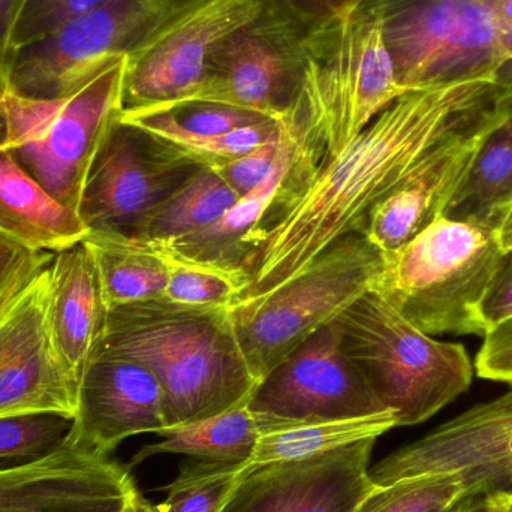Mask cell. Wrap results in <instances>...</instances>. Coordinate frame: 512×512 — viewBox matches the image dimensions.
<instances>
[{
  "label": "cell",
  "instance_id": "obj_1",
  "mask_svg": "<svg viewBox=\"0 0 512 512\" xmlns=\"http://www.w3.org/2000/svg\"><path fill=\"white\" fill-rule=\"evenodd\" d=\"M496 93L492 81L415 90L385 108L345 149L318 164L295 146L279 197L245 239L249 286L240 301L276 291L334 242L361 234L370 210L415 162Z\"/></svg>",
  "mask_w": 512,
  "mask_h": 512
},
{
  "label": "cell",
  "instance_id": "obj_2",
  "mask_svg": "<svg viewBox=\"0 0 512 512\" xmlns=\"http://www.w3.org/2000/svg\"><path fill=\"white\" fill-rule=\"evenodd\" d=\"M98 349L134 358L155 373L167 429L242 408L258 385L231 307L186 306L165 297L111 307Z\"/></svg>",
  "mask_w": 512,
  "mask_h": 512
},
{
  "label": "cell",
  "instance_id": "obj_3",
  "mask_svg": "<svg viewBox=\"0 0 512 512\" xmlns=\"http://www.w3.org/2000/svg\"><path fill=\"white\" fill-rule=\"evenodd\" d=\"M382 32V0L313 27L297 104L282 120L321 159L345 149L405 95Z\"/></svg>",
  "mask_w": 512,
  "mask_h": 512
},
{
  "label": "cell",
  "instance_id": "obj_4",
  "mask_svg": "<svg viewBox=\"0 0 512 512\" xmlns=\"http://www.w3.org/2000/svg\"><path fill=\"white\" fill-rule=\"evenodd\" d=\"M340 343L397 427L415 426L465 393L474 366L465 346L433 339L369 291L337 318Z\"/></svg>",
  "mask_w": 512,
  "mask_h": 512
},
{
  "label": "cell",
  "instance_id": "obj_5",
  "mask_svg": "<svg viewBox=\"0 0 512 512\" xmlns=\"http://www.w3.org/2000/svg\"><path fill=\"white\" fill-rule=\"evenodd\" d=\"M511 246L498 231L441 218L402 248L382 254L373 291L430 336L484 337L481 303Z\"/></svg>",
  "mask_w": 512,
  "mask_h": 512
},
{
  "label": "cell",
  "instance_id": "obj_6",
  "mask_svg": "<svg viewBox=\"0 0 512 512\" xmlns=\"http://www.w3.org/2000/svg\"><path fill=\"white\" fill-rule=\"evenodd\" d=\"M210 0H108L44 38L15 48L6 89L30 101H65L99 72L158 41Z\"/></svg>",
  "mask_w": 512,
  "mask_h": 512
},
{
  "label": "cell",
  "instance_id": "obj_7",
  "mask_svg": "<svg viewBox=\"0 0 512 512\" xmlns=\"http://www.w3.org/2000/svg\"><path fill=\"white\" fill-rule=\"evenodd\" d=\"M381 267L375 245L363 234H346L276 291L234 304L240 348L256 381L373 291Z\"/></svg>",
  "mask_w": 512,
  "mask_h": 512
},
{
  "label": "cell",
  "instance_id": "obj_8",
  "mask_svg": "<svg viewBox=\"0 0 512 512\" xmlns=\"http://www.w3.org/2000/svg\"><path fill=\"white\" fill-rule=\"evenodd\" d=\"M382 32L406 93L495 83L498 23L487 0H382Z\"/></svg>",
  "mask_w": 512,
  "mask_h": 512
},
{
  "label": "cell",
  "instance_id": "obj_9",
  "mask_svg": "<svg viewBox=\"0 0 512 512\" xmlns=\"http://www.w3.org/2000/svg\"><path fill=\"white\" fill-rule=\"evenodd\" d=\"M200 168L167 141L119 117L81 192L77 215L87 236L140 239L147 219Z\"/></svg>",
  "mask_w": 512,
  "mask_h": 512
},
{
  "label": "cell",
  "instance_id": "obj_10",
  "mask_svg": "<svg viewBox=\"0 0 512 512\" xmlns=\"http://www.w3.org/2000/svg\"><path fill=\"white\" fill-rule=\"evenodd\" d=\"M313 26L279 0L261 8L216 48L195 98L255 111L274 120L297 104Z\"/></svg>",
  "mask_w": 512,
  "mask_h": 512
},
{
  "label": "cell",
  "instance_id": "obj_11",
  "mask_svg": "<svg viewBox=\"0 0 512 512\" xmlns=\"http://www.w3.org/2000/svg\"><path fill=\"white\" fill-rule=\"evenodd\" d=\"M248 408L261 436L388 411L343 352L337 319L304 340L258 382Z\"/></svg>",
  "mask_w": 512,
  "mask_h": 512
},
{
  "label": "cell",
  "instance_id": "obj_12",
  "mask_svg": "<svg viewBox=\"0 0 512 512\" xmlns=\"http://www.w3.org/2000/svg\"><path fill=\"white\" fill-rule=\"evenodd\" d=\"M459 474L469 496L512 498V390L442 424L369 471L375 487L427 474Z\"/></svg>",
  "mask_w": 512,
  "mask_h": 512
},
{
  "label": "cell",
  "instance_id": "obj_13",
  "mask_svg": "<svg viewBox=\"0 0 512 512\" xmlns=\"http://www.w3.org/2000/svg\"><path fill=\"white\" fill-rule=\"evenodd\" d=\"M511 102L512 93L499 89L439 138L370 210L361 234L382 254H390L441 219L481 141Z\"/></svg>",
  "mask_w": 512,
  "mask_h": 512
},
{
  "label": "cell",
  "instance_id": "obj_14",
  "mask_svg": "<svg viewBox=\"0 0 512 512\" xmlns=\"http://www.w3.org/2000/svg\"><path fill=\"white\" fill-rule=\"evenodd\" d=\"M0 512H153L129 468L66 436L29 462L0 466Z\"/></svg>",
  "mask_w": 512,
  "mask_h": 512
},
{
  "label": "cell",
  "instance_id": "obj_15",
  "mask_svg": "<svg viewBox=\"0 0 512 512\" xmlns=\"http://www.w3.org/2000/svg\"><path fill=\"white\" fill-rule=\"evenodd\" d=\"M126 59L99 72L83 89L65 99L32 137L8 149L15 161L66 209L77 213L90 165L122 117Z\"/></svg>",
  "mask_w": 512,
  "mask_h": 512
},
{
  "label": "cell",
  "instance_id": "obj_16",
  "mask_svg": "<svg viewBox=\"0 0 512 512\" xmlns=\"http://www.w3.org/2000/svg\"><path fill=\"white\" fill-rule=\"evenodd\" d=\"M259 8L261 0H210L126 59L122 116L195 98L216 48Z\"/></svg>",
  "mask_w": 512,
  "mask_h": 512
},
{
  "label": "cell",
  "instance_id": "obj_17",
  "mask_svg": "<svg viewBox=\"0 0 512 512\" xmlns=\"http://www.w3.org/2000/svg\"><path fill=\"white\" fill-rule=\"evenodd\" d=\"M367 438L300 459L251 463L224 512H357L376 489Z\"/></svg>",
  "mask_w": 512,
  "mask_h": 512
},
{
  "label": "cell",
  "instance_id": "obj_18",
  "mask_svg": "<svg viewBox=\"0 0 512 512\" xmlns=\"http://www.w3.org/2000/svg\"><path fill=\"white\" fill-rule=\"evenodd\" d=\"M48 306L50 267L0 318V418L77 414L78 390L54 351Z\"/></svg>",
  "mask_w": 512,
  "mask_h": 512
},
{
  "label": "cell",
  "instance_id": "obj_19",
  "mask_svg": "<svg viewBox=\"0 0 512 512\" xmlns=\"http://www.w3.org/2000/svg\"><path fill=\"white\" fill-rule=\"evenodd\" d=\"M164 429V391L155 373L134 358L96 349L81 379L69 438L111 454L126 438Z\"/></svg>",
  "mask_w": 512,
  "mask_h": 512
},
{
  "label": "cell",
  "instance_id": "obj_20",
  "mask_svg": "<svg viewBox=\"0 0 512 512\" xmlns=\"http://www.w3.org/2000/svg\"><path fill=\"white\" fill-rule=\"evenodd\" d=\"M108 310L98 265L86 242L56 252L50 265L48 324L57 358L77 390L104 340Z\"/></svg>",
  "mask_w": 512,
  "mask_h": 512
},
{
  "label": "cell",
  "instance_id": "obj_21",
  "mask_svg": "<svg viewBox=\"0 0 512 512\" xmlns=\"http://www.w3.org/2000/svg\"><path fill=\"white\" fill-rule=\"evenodd\" d=\"M282 140L267 179L251 194L240 198L224 216L209 227L167 243H150L179 258L213 265L236 274L249 286L246 274L245 239L258 227L282 191L294 161L295 138L285 122H280ZM248 289V288H246Z\"/></svg>",
  "mask_w": 512,
  "mask_h": 512
},
{
  "label": "cell",
  "instance_id": "obj_22",
  "mask_svg": "<svg viewBox=\"0 0 512 512\" xmlns=\"http://www.w3.org/2000/svg\"><path fill=\"white\" fill-rule=\"evenodd\" d=\"M442 218L498 231L512 245V102L481 141Z\"/></svg>",
  "mask_w": 512,
  "mask_h": 512
},
{
  "label": "cell",
  "instance_id": "obj_23",
  "mask_svg": "<svg viewBox=\"0 0 512 512\" xmlns=\"http://www.w3.org/2000/svg\"><path fill=\"white\" fill-rule=\"evenodd\" d=\"M0 234L39 251L56 252L83 242L77 213L54 200L6 149H0Z\"/></svg>",
  "mask_w": 512,
  "mask_h": 512
},
{
  "label": "cell",
  "instance_id": "obj_24",
  "mask_svg": "<svg viewBox=\"0 0 512 512\" xmlns=\"http://www.w3.org/2000/svg\"><path fill=\"white\" fill-rule=\"evenodd\" d=\"M84 242L95 256L108 309L165 297L167 261L150 243L102 236Z\"/></svg>",
  "mask_w": 512,
  "mask_h": 512
},
{
  "label": "cell",
  "instance_id": "obj_25",
  "mask_svg": "<svg viewBox=\"0 0 512 512\" xmlns=\"http://www.w3.org/2000/svg\"><path fill=\"white\" fill-rule=\"evenodd\" d=\"M158 435L164 436L165 441L141 448L131 466L155 454H185L216 462L252 463L261 438L248 405L198 423L164 429Z\"/></svg>",
  "mask_w": 512,
  "mask_h": 512
},
{
  "label": "cell",
  "instance_id": "obj_26",
  "mask_svg": "<svg viewBox=\"0 0 512 512\" xmlns=\"http://www.w3.org/2000/svg\"><path fill=\"white\" fill-rule=\"evenodd\" d=\"M212 168H200L147 219L141 242L167 243L209 227L239 201Z\"/></svg>",
  "mask_w": 512,
  "mask_h": 512
},
{
  "label": "cell",
  "instance_id": "obj_27",
  "mask_svg": "<svg viewBox=\"0 0 512 512\" xmlns=\"http://www.w3.org/2000/svg\"><path fill=\"white\" fill-rule=\"evenodd\" d=\"M394 427H397V423L393 411L381 412L370 417L291 427L282 432L262 435L256 445L252 463L259 465L313 456L352 442L379 438Z\"/></svg>",
  "mask_w": 512,
  "mask_h": 512
},
{
  "label": "cell",
  "instance_id": "obj_28",
  "mask_svg": "<svg viewBox=\"0 0 512 512\" xmlns=\"http://www.w3.org/2000/svg\"><path fill=\"white\" fill-rule=\"evenodd\" d=\"M122 117L168 143L215 137L270 119L245 108L201 99H186Z\"/></svg>",
  "mask_w": 512,
  "mask_h": 512
},
{
  "label": "cell",
  "instance_id": "obj_29",
  "mask_svg": "<svg viewBox=\"0 0 512 512\" xmlns=\"http://www.w3.org/2000/svg\"><path fill=\"white\" fill-rule=\"evenodd\" d=\"M249 465L191 457L165 487L168 498L153 505V512H224Z\"/></svg>",
  "mask_w": 512,
  "mask_h": 512
},
{
  "label": "cell",
  "instance_id": "obj_30",
  "mask_svg": "<svg viewBox=\"0 0 512 512\" xmlns=\"http://www.w3.org/2000/svg\"><path fill=\"white\" fill-rule=\"evenodd\" d=\"M468 496L459 474L418 475L376 487L357 512H450Z\"/></svg>",
  "mask_w": 512,
  "mask_h": 512
},
{
  "label": "cell",
  "instance_id": "obj_31",
  "mask_svg": "<svg viewBox=\"0 0 512 512\" xmlns=\"http://www.w3.org/2000/svg\"><path fill=\"white\" fill-rule=\"evenodd\" d=\"M168 265L165 298L186 306L233 307L245 295L248 283L213 265L179 258L152 245Z\"/></svg>",
  "mask_w": 512,
  "mask_h": 512
},
{
  "label": "cell",
  "instance_id": "obj_32",
  "mask_svg": "<svg viewBox=\"0 0 512 512\" xmlns=\"http://www.w3.org/2000/svg\"><path fill=\"white\" fill-rule=\"evenodd\" d=\"M72 426L74 418L62 414L0 418V460L23 463L39 459L62 445Z\"/></svg>",
  "mask_w": 512,
  "mask_h": 512
},
{
  "label": "cell",
  "instance_id": "obj_33",
  "mask_svg": "<svg viewBox=\"0 0 512 512\" xmlns=\"http://www.w3.org/2000/svg\"><path fill=\"white\" fill-rule=\"evenodd\" d=\"M54 254L23 245L0 234V318L44 273Z\"/></svg>",
  "mask_w": 512,
  "mask_h": 512
},
{
  "label": "cell",
  "instance_id": "obj_34",
  "mask_svg": "<svg viewBox=\"0 0 512 512\" xmlns=\"http://www.w3.org/2000/svg\"><path fill=\"white\" fill-rule=\"evenodd\" d=\"M105 2L108 0H26L12 38L14 50L44 38Z\"/></svg>",
  "mask_w": 512,
  "mask_h": 512
},
{
  "label": "cell",
  "instance_id": "obj_35",
  "mask_svg": "<svg viewBox=\"0 0 512 512\" xmlns=\"http://www.w3.org/2000/svg\"><path fill=\"white\" fill-rule=\"evenodd\" d=\"M280 140H282V129L279 122V131L270 140L265 141L252 152L234 161L218 165L212 170L224 180L231 191L236 192L237 197H246L267 179L279 152Z\"/></svg>",
  "mask_w": 512,
  "mask_h": 512
},
{
  "label": "cell",
  "instance_id": "obj_36",
  "mask_svg": "<svg viewBox=\"0 0 512 512\" xmlns=\"http://www.w3.org/2000/svg\"><path fill=\"white\" fill-rule=\"evenodd\" d=\"M475 370L480 378L512 384V319L484 336Z\"/></svg>",
  "mask_w": 512,
  "mask_h": 512
},
{
  "label": "cell",
  "instance_id": "obj_37",
  "mask_svg": "<svg viewBox=\"0 0 512 512\" xmlns=\"http://www.w3.org/2000/svg\"><path fill=\"white\" fill-rule=\"evenodd\" d=\"M487 333L512 319V246L502 256L481 303Z\"/></svg>",
  "mask_w": 512,
  "mask_h": 512
},
{
  "label": "cell",
  "instance_id": "obj_38",
  "mask_svg": "<svg viewBox=\"0 0 512 512\" xmlns=\"http://www.w3.org/2000/svg\"><path fill=\"white\" fill-rule=\"evenodd\" d=\"M289 11L310 26H322L342 17L364 0H279Z\"/></svg>",
  "mask_w": 512,
  "mask_h": 512
},
{
  "label": "cell",
  "instance_id": "obj_39",
  "mask_svg": "<svg viewBox=\"0 0 512 512\" xmlns=\"http://www.w3.org/2000/svg\"><path fill=\"white\" fill-rule=\"evenodd\" d=\"M26 0H0V98L8 93L6 75H8L9 60L14 53L15 26L23 11Z\"/></svg>",
  "mask_w": 512,
  "mask_h": 512
},
{
  "label": "cell",
  "instance_id": "obj_40",
  "mask_svg": "<svg viewBox=\"0 0 512 512\" xmlns=\"http://www.w3.org/2000/svg\"><path fill=\"white\" fill-rule=\"evenodd\" d=\"M498 26H512V0H487Z\"/></svg>",
  "mask_w": 512,
  "mask_h": 512
},
{
  "label": "cell",
  "instance_id": "obj_41",
  "mask_svg": "<svg viewBox=\"0 0 512 512\" xmlns=\"http://www.w3.org/2000/svg\"><path fill=\"white\" fill-rule=\"evenodd\" d=\"M465 512H495L492 499L486 496H474L466 505Z\"/></svg>",
  "mask_w": 512,
  "mask_h": 512
},
{
  "label": "cell",
  "instance_id": "obj_42",
  "mask_svg": "<svg viewBox=\"0 0 512 512\" xmlns=\"http://www.w3.org/2000/svg\"><path fill=\"white\" fill-rule=\"evenodd\" d=\"M490 499H492L495 512H512L511 496H493Z\"/></svg>",
  "mask_w": 512,
  "mask_h": 512
},
{
  "label": "cell",
  "instance_id": "obj_43",
  "mask_svg": "<svg viewBox=\"0 0 512 512\" xmlns=\"http://www.w3.org/2000/svg\"><path fill=\"white\" fill-rule=\"evenodd\" d=\"M471 498H474V496H468V498L463 499V501L460 502L459 505H456L454 510H451L450 512H465L466 505H468V502L471 501Z\"/></svg>",
  "mask_w": 512,
  "mask_h": 512
},
{
  "label": "cell",
  "instance_id": "obj_44",
  "mask_svg": "<svg viewBox=\"0 0 512 512\" xmlns=\"http://www.w3.org/2000/svg\"><path fill=\"white\" fill-rule=\"evenodd\" d=\"M510 239H511V242H512V227H511V231H510Z\"/></svg>",
  "mask_w": 512,
  "mask_h": 512
}]
</instances>
